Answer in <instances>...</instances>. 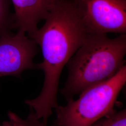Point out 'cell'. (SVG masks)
<instances>
[{
	"mask_svg": "<svg viewBox=\"0 0 126 126\" xmlns=\"http://www.w3.org/2000/svg\"><path fill=\"white\" fill-rule=\"evenodd\" d=\"M13 3V28L30 36L38 29L37 24L45 20L59 0H11Z\"/></svg>",
	"mask_w": 126,
	"mask_h": 126,
	"instance_id": "obj_6",
	"label": "cell"
},
{
	"mask_svg": "<svg viewBox=\"0 0 126 126\" xmlns=\"http://www.w3.org/2000/svg\"><path fill=\"white\" fill-rule=\"evenodd\" d=\"M25 34L18 31L16 34L10 32L0 36V78H20L23 71L37 69V64L33 62L37 45Z\"/></svg>",
	"mask_w": 126,
	"mask_h": 126,
	"instance_id": "obj_5",
	"label": "cell"
},
{
	"mask_svg": "<svg viewBox=\"0 0 126 126\" xmlns=\"http://www.w3.org/2000/svg\"><path fill=\"white\" fill-rule=\"evenodd\" d=\"M0 126H1V125H0Z\"/></svg>",
	"mask_w": 126,
	"mask_h": 126,
	"instance_id": "obj_9",
	"label": "cell"
},
{
	"mask_svg": "<svg viewBox=\"0 0 126 126\" xmlns=\"http://www.w3.org/2000/svg\"><path fill=\"white\" fill-rule=\"evenodd\" d=\"M91 126H126V108L102 118Z\"/></svg>",
	"mask_w": 126,
	"mask_h": 126,
	"instance_id": "obj_8",
	"label": "cell"
},
{
	"mask_svg": "<svg viewBox=\"0 0 126 126\" xmlns=\"http://www.w3.org/2000/svg\"><path fill=\"white\" fill-rule=\"evenodd\" d=\"M11 0H0V36L13 28L14 14L9 11Z\"/></svg>",
	"mask_w": 126,
	"mask_h": 126,
	"instance_id": "obj_7",
	"label": "cell"
},
{
	"mask_svg": "<svg viewBox=\"0 0 126 126\" xmlns=\"http://www.w3.org/2000/svg\"><path fill=\"white\" fill-rule=\"evenodd\" d=\"M126 82L125 65L109 79L85 90L79 99H69L65 106H59L50 126H91L114 113V105ZM39 126H48L40 123Z\"/></svg>",
	"mask_w": 126,
	"mask_h": 126,
	"instance_id": "obj_3",
	"label": "cell"
},
{
	"mask_svg": "<svg viewBox=\"0 0 126 126\" xmlns=\"http://www.w3.org/2000/svg\"><path fill=\"white\" fill-rule=\"evenodd\" d=\"M126 34L114 38L88 35L67 63V79L60 93L67 100L114 76L124 65Z\"/></svg>",
	"mask_w": 126,
	"mask_h": 126,
	"instance_id": "obj_2",
	"label": "cell"
},
{
	"mask_svg": "<svg viewBox=\"0 0 126 126\" xmlns=\"http://www.w3.org/2000/svg\"><path fill=\"white\" fill-rule=\"evenodd\" d=\"M45 20L43 27L29 36L41 49L43 61L37 69L44 72V85L38 96L25 102L47 125L53 109L59 106L57 94L63 68L88 34L72 1L59 0Z\"/></svg>",
	"mask_w": 126,
	"mask_h": 126,
	"instance_id": "obj_1",
	"label": "cell"
},
{
	"mask_svg": "<svg viewBox=\"0 0 126 126\" xmlns=\"http://www.w3.org/2000/svg\"><path fill=\"white\" fill-rule=\"evenodd\" d=\"M88 35L126 33V0H73Z\"/></svg>",
	"mask_w": 126,
	"mask_h": 126,
	"instance_id": "obj_4",
	"label": "cell"
}]
</instances>
